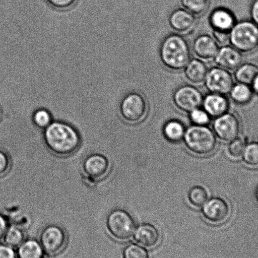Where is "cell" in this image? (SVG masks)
Returning <instances> with one entry per match:
<instances>
[{
	"instance_id": "6da1fadb",
	"label": "cell",
	"mask_w": 258,
	"mask_h": 258,
	"mask_svg": "<svg viewBox=\"0 0 258 258\" xmlns=\"http://www.w3.org/2000/svg\"><path fill=\"white\" fill-rule=\"evenodd\" d=\"M44 139L50 151L61 157L74 154L81 143L79 133L74 127L59 121L51 122L45 128Z\"/></svg>"
},
{
	"instance_id": "7a4b0ae2",
	"label": "cell",
	"mask_w": 258,
	"mask_h": 258,
	"mask_svg": "<svg viewBox=\"0 0 258 258\" xmlns=\"http://www.w3.org/2000/svg\"><path fill=\"white\" fill-rule=\"evenodd\" d=\"M163 64L172 71L184 70L191 60V51L186 39L179 35H170L160 47Z\"/></svg>"
},
{
	"instance_id": "3957f363",
	"label": "cell",
	"mask_w": 258,
	"mask_h": 258,
	"mask_svg": "<svg viewBox=\"0 0 258 258\" xmlns=\"http://www.w3.org/2000/svg\"><path fill=\"white\" fill-rule=\"evenodd\" d=\"M183 139L189 151L197 155L211 154L217 146L216 135L207 126L194 125L189 127L186 130Z\"/></svg>"
},
{
	"instance_id": "277c9868",
	"label": "cell",
	"mask_w": 258,
	"mask_h": 258,
	"mask_svg": "<svg viewBox=\"0 0 258 258\" xmlns=\"http://www.w3.org/2000/svg\"><path fill=\"white\" fill-rule=\"evenodd\" d=\"M229 41L241 53L254 51L258 47V26L247 21L235 24L230 32Z\"/></svg>"
},
{
	"instance_id": "5b68a950",
	"label": "cell",
	"mask_w": 258,
	"mask_h": 258,
	"mask_svg": "<svg viewBox=\"0 0 258 258\" xmlns=\"http://www.w3.org/2000/svg\"><path fill=\"white\" fill-rule=\"evenodd\" d=\"M107 229L115 239L129 240L134 235L136 225L128 212L117 209L110 213L106 220Z\"/></svg>"
},
{
	"instance_id": "8992f818",
	"label": "cell",
	"mask_w": 258,
	"mask_h": 258,
	"mask_svg": "<svg viewBox=\"0 0 258 258\" xmlns=\"http://www.w3.org/2000/svg\"><path fill=\"white\" fill-rule=\"evenodd\" d=\"M120 112L125 121L136 123L142 121L148 112V104L145 97L137 92L127 94L122 100Z\"/></svg>"
},
{
	"instance_id": "52a82bcc",
	"label": "cell",
	"mask_w": 258,
	"mask_h": 258,
	"mask_svg": "<svg viewBox=\"0 0 258 258\" xmlns=\"http://www.w3.org/2000/svg\"><path fill=\"white\" fill-rule=\"evenodd\" d=\"M67 243L66 232L56 225H50L42 230L40 235V244L44 252L50 255L58 254Z\"/></svg>"
},
{
	"instance_id": "ba28073f",
	"label": "cell",
	"mask_w": 258,
	"mask_h": 258,
	"mask_svg": "<svg viewBox=\"0 0 258 258\" xmlns=\"http://www.w3.org/2000/svg\"><path fill=\"white\" fill-rule=\"evenodd\" d=\"M205 84L212 94L225 96L230 94L234 85L230 72L219 67L213 68L208 72Z\"/></svg>"
},
{
	"instance_id": "9c48e42d",
	"label": "cell",
	"mask_w": 258,
	"mask_h": 258,
	"mask_svg": "<svg viewBox=\"0 0 258 258\" xmlns=\"http://www.w3.org/2000/svg\"><path fill=\"white\" fill-rule=\"evenodd\" d=\"M203 101L204 97L199 90L190 85L179 87L174 94L173 102L175 106L180 111L187 113L200 108Z\"/></svg>"
},
{
	"instance_id": "30bf717a",
	"label": "cell",
	"mask_w": 258,
	"mask_h": 258,
	"mask_svg": "<svg viewBox=\"0 0 258 258\" xmlns=\"http://www.w3.org/2000/svg\"><path fill=\"white\" fill-rule=\"evenodd\" d=\"M213 129L219 139L225 142H231L239 137L240 121L236 115L227 112L215 118Z\"/></svg>"
},
{
	"instance_id": "8fae6325",
	"label": "cell",
	"mask_w": 258,
	"mask_h": 258,
	"mask_svg": "<svg viewBox=\"0 0 258 258\" xmlns=\"http://www.w3.org/2000/svg\"><path fill=\"white\" fill-rule=\"evenodd\" d=\"M202 207V214L205 219L212 224L224 222L230 215L229 205L221 198H212L207 200Z\"/></svg>"
},
{
	"instance_id": "7c38bea8",
	"label": "cell",
	"mask_w": 258,
	"mask_h": 258,
	"mask_svg": "<svg viewBox=\"0 0 258 258\" xmlns=\"http://www.w3.org/2000/svg\"><path fill=\"white\" fill-rule=\"evenodd\" d=\"M219 51V45L209 35L197 37L192 44V51L195 56L204 62L214 61Z\"/></svg>"
},
{
	"instance_id": "4fadbf2b",
	"label": "cell",
	"mask_w": 258,
	"mask_h": 258,
	"mask_svg": "<svg viewBox=\"0 0 258 258\" xmlns=\"http://www.w3.org/2000/svg\"><path fill=\"white\" fill-rule=\"evenodd\" d=\"M83 168L87 176L95 179H101L108 174L110 163L104 155L93 154L85 160Z\"/></svg>"
},
{
	"instance_id": "5bb4252c",
	"label": "cell",
	"mask_w": 258,
	"mask_h": 258,
	"mask_svg": "<svg viewBox=\"0 0 258 258\" xmlns=\"http://www.w3.org/2000/svg\"><path fill=\"white\" fill-rule=\"evenodd\" d=\"M169 24L173 31L180 34H186L194 29L196 19L194 15L184 9H177L169 17Z\"/></svg>"
},
{
	"instance_id": "9a60e30c",
	"label": "cell",
	"mask_w": 258,
	"mask_h": 258,
	"mask_svg": "<svg viewBox=\"0 0 258 258\" xmlns=\"http://www.w3.org/2000/svg\"><path fill=\"white\" fill-rule=\"evenodd\" d=\"M214 61L218 67L231 72L242 64L243 57L241 52L235 47L224 46L219 49Z\"/></svg>"
},
{
	"instance_id": "2e32d148",
	"label": "cell",
	"mask_w": 258,
	"mask_h": 258,
	"mask_svg": "<svg viewBox=\"0 0 258 258\" xmlns=\"http://www.w3.org/2000/svg\"><path fill=\"white\" fill-rule=\"evenodd\" d=\"M205 111L210 117L217 118L228 112L229 103L226 97L222 95L211 94L204 98L202 103Z\"/></svg>"
},
{
	"instance_id": "e0dca14e",
	"label": "cell",
	"mask_w": 258,
	"mask_h": 258,
	"mask_svg": "<svg viewBox=\"0 0 258 258\" xmlns=\"http://www.w3.org/2000/svg\"><path fill=\"white\" fill-rule=\"evenodd\" d=\"M135 240L140 244L149 248L154 247L159 244L160 239L159 230L151 224L140 225L134 233Z\"/></svg>"
},
{
	"instance_id": "ac0fdd59",
	"label": "cell",
	"mask_w": 258,
	"mask_h": 258,
	"mask_svg": "<svg viewBox=\"0 0 258 258\" xmlns=\"http://www.w3.org/2000/svg\"><path fill=\"white\" fill-rule=\"evenodd\" d=\"M184 70L185 78L192 85L205 84L209 70L204 61L198 58L191 59Z\"/></svg>"
},
{
	"instance_id": "d6986e66",
	"label": "cell",
	"mask_w": 258,
	"mask_h": 258,
	"mask_svg": "<svg viewBox=\"0 0 258 258\" xmlns=\"http://www.w3.org/2000/svg\"><path fill=\"white\" fill-rule=\"evenodd\" d=\"M235 17L227 9H219L212 12L210 22L213 29L230 32L234 26Z\"/></svg>"
},
{
	"instance_id": "ffe728a7",
	"label": "cell",
	"mask_w": 258,
	"mask_h": 258,
	"mask_svg": "<svg viewBox=\"0 0 258 258\" xmlns=\"http://www.w3.org/2000/svg\"><path fill=\"white\" fill-rule=\"evenodd\" d=\"M235 71V79L237 83L250 87L258 75V66L251 62H246L240 65Z\"/></svg>"
},
{
	"instance_id": "44dd1931",
	"label": "cell",
	"mask_w": 258,
	"mask_h": 258,
	"mask_svg": "<svg viewBox=\"0 0 258 258\" xmlns=\"http://www.w3.org/2000/svg\"><path fill=\"white\" fill-rule=\"evenodd\" d=\"M44 250L40 243L33 239L27 240L17 249L18 258H43Z\"/></svg>"
},
{
	"instance_id": "7402d4cb",
	"label": "cell",
	"mask_w": 258,
	"mask_h": 258,
	"mask_svg": "<svg viewBox=\"0 0 258 258\" xmlns=\"http://www.w3.org/2000/svg\"><path fill=\"white\" fill-rule=\"evenodd\" d=\"M163 132L165 139L170 142L176 143L183 139L186 130L181 122L171 120L165 124Z\"/></svg>"
},
{
	"instance_id": "603a6c76",
	"label": "cell",
	"mask_w": 258,
	"mask_h": 258,
	"mask_svg": "<svg viewBox=\"0 0 258 258\" xmlns=\"http://www.w3.org/2000/svg\"><path fill=\"white\" fill-rule=\"evenodd\" d=\"M229 94L235 103L244 105L252 99L253 91L249 85L237 83L236 85H234Z\"/></svg>"
},
{
	"instance_id": "cb8c5ba5",
	"label": "cell",
	"mask_w": 258,
	"mask_h": 258,
	"mask_svg": "<svg viewBox=\"0 0 258 258\" xmlns=\"http://www.w3.org/2000/svg\"><path fill=\"white\" fill-rule=\"evenodd\" d=\"M187 199L189 204L196 208L202 207L209 199L206 189L201 186L191 187L188 192Z\"/></svg>"
},
{
	"instance_id": "d4e9b609",
	"label": "cell",
	"mask_w": 258,
	"mask_h": 258,
	"mask_svg": "<svg viewBox=\"0 0 258 258\" xmlns=\"http://www.w3.org/2000/svg\"><path fill=\"white\" fill-rule=\"evenodd\" d=\"M181 3L187 11L194 16H200L209 9L210 0H181Z\"/></svg>"
},
{
	"instance_id": "484cf974",
	"label": "cell",
	"mask_w": 258,
	"mask_h": 258,
	"mask_svg": "<svg viewBox=\"0 0 258 258\" xmlns=\"http://www.w3.org/2000/svg\"><path fill=\"white\" fill-rule=\"evenodd\" d=\"M24 232L19 228L11 227L7 229L4 237L5 243L12 247H19L24 241Z\"/></svg>"
},
{
	"instance_id": "4316f807",
	"label": "cell",
	"mask_w": 258,
	"mask_h": 258,
	"mask_svg": "<svg viewBox=\"0 0 258 258\" xmlns=\"http://www.w3.org/2000/svg\"><path fill=\"white\" fill-rule=\"evenodd\" d=\"M242 159L250 167L258 166V142H252L245 145Z\"/></svg>"
},
{
	"instance_id": "83f0119b",
	"label": "cell",
	"mask_w": 258,
	"mask_h": 258,
	"mask_svg": "<svg viewBox=\"0 0 258 258\" xmlns=\"http://www.w3.org/2000/svg\"><path fill=\"white\" fill-rule=\"evenodd\" d=\"M123 258H150L149 252L139 244H132L124 248Z\"/></svg>"
},
{
	"instance_id": "f1b7e54d",
	"label": "cell",
	"mask_w": 258,
	"mask_h": 258,
	"mask_svg": "<svg viewBox=\"0 0 258 258\" xmlns=\"http://www.w3.org/2000/svg\"><path fill=\"white\" fill-rule=\"evenodd\" d=\"M33 120L37 127L45 129L52 122L51 115L46 109H39L34 112Z\"/></svg>"
},
{
	"instance_id": "f546056e",
	"label": "cell",
	"mask_w": 258,
	"mask_h": 258,
	"mask_svg": "<svg viewBox=\"0 0 258 258\" xmlns=\"http://www.w3.org/2000/svg\"><path fill=\"white\" fill-rule=\"evenodd\" d=\"M189 117L195 125H198V126H207L211 120V117L209 114L204 109L200 108L195 109L194 111L190 112Z\"/></svg>"
},
{
	"instance_id": "4dcf8cb0",
	"label": "cell",
	"mask_w": 258,
	"mask_h": 258,
	"mask_svg": "<svg viewBox=\"0 0 258 258\" xmlns=\"http://www.w3.org/2000/svg\"><path fill=\"white\" fill-rule=\"evenodd\" d=\"M245 145H245L244 140L239 139V138L232 140L228 147L229 155L234 159H238L241 157L244 152Z\"/></svg>"
},
{
	"instance_id": "1f68e13d",
	"label": "cell",
	"mask_w": 258,
	"mask_h": 258,
	"mask_svg": "<svg viewBox=\"0 0 258 258\" xmlns=\"http://www.w3.org/2000/svg\"><path fill=\"white\" fill-rule=\"evenodd\" d=\"M77 1V0H47L50 6L61 11L72 8Z\"/></svg>"
},
{
	"instance_id": "d6a6232c",
	"label": "cell",
	"mask_w": 258,
	"mask_h": 258,
	"mask_svg": "<svg viewBox=\"0 0 258 258\" xmlns=\"http://www.w3.org/2000/svg\"><path fill=\"white\" fill-rule=\"evenodd\" d=\"M11 167V160L6 152L0 150V177L4 176L9 171Z\"/></svg>"
},
{
	"instance_id": "836d02e7",
	"label": "cell",
	"mask_w": 258,
	"mask_h": 258,
	"mask_svg": "<svg viewBox=\"0 0 258 258\" xmlns=\"http://www.w3.org/2000/svg\"><path fill=\"white\" fill-rule=\"evenodd\" d=\"M212 37L220 46H225L230 41V32L213 30Z\"/></svg>"
},
{
	"instance_id": "e575fe53",
	"label": "cell",
	"mask_w": 258,
	"mask_h": 258,
	"mask_svg": "<svg viewBox=\"0 0 258 258\" xmlns=\"http://www.w3.org/2000/svg\"><path fill=\"white\" fill-rule=\"evenodd\" d=\"M13 247L7 244H0V258H17Z\"/></svg>"
},
{
	"instance_id": "d590c367",
	"label": "cell",
	"mask_w": 258,
	"mask_h": 258,
	"mask_svg": "<svg viewBox=\"0 0 258 258\" xmlns=\"http://www.w3.org/2000/svg\"><path fill=\"white\" fill-rule=\"evenodd\" d=\"M8 229V224L3 215L0 214V241L4 239L5 234Z\"/></svg>"
},
{
	"instance_id": "8d00e7d4",
	"label": "cell",
	"mask_w": 258,
	"mask_h": 258,
	"mask_svg": "<svg viewBox=\"0 0 258 258\" xmlns=\"http://www.w3.org/2000/svg\"><path fill=\"white\" fill-rule=\"evenodd\" d=\"M250 14L252 19V22H254L258 26V0H254L250 9Z\"/></svg>"
},
{
	"instance_id": "74e56055",
	"label": "cell",
	"mask_w": 258,
	"mask_h": 258,
	"mask_svg": "<svg viewBox=\"0 0 258 258\" xmlns=\"http://www.w3.org/2000/svg\"><path fill=\"white\" fill-rule=\"evenodd\" d=\"M250 87H251L253 92L258 94V75L255 78Z\"/></svg>"
},
{
	"instance_id": "f35d334b",
	"label": "cell",
	"mask_w": 258,
	"mask_h": 258,
	"mask_svg": "<svg viewBox=\"0 0 258 258\" xmlns=\"http://www.w3.org/2000/svg\"><path fill=\"white\" fill-rule=\"evenodd\" d=\"M255 199H256L257 202L258 203V187H257L256 191H255Z\"/></svg>"
},
{
	"instance_id": "ab89813d",
	"label": "cell",
	"mask_w": 258,
	"mask_h": 258,
	"mask_svg": "<svg viewBox=\"0 0 258 258\" xmlns=\"http://www.w3.org/2000/svg\"><path fill=\"white\" fill-rule=\"evenodd\" d=\"M1 117H2V112H1V111H0V119H1Z\"/></svg>"
}]
</instances>
